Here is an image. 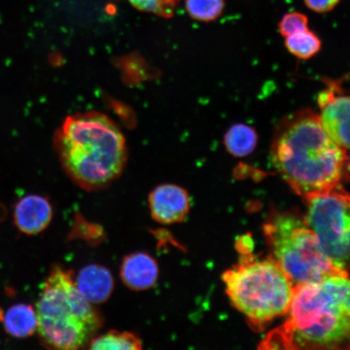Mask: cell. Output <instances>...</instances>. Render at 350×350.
<instances>
[{
    "label": "cell",
    "instance_id": "8992f818",
    "mask_svg": "<svg viewBox=\"0 0 350 350\" xmlns=\"http://www.w3.org/2000/svg\"><path fill=\"white\" fill-rule=\"evenodd\" d=\"M264 229L273 259L294 286L345 272L336 269L328 260L316 234L303 219L292 214H278Z\"/></svg>",
    "mask_w": 350,
    "mask_h": 350
},
{
    "label": "cell",
    "instance_id": "e0dca14e",
    "mask_svg": "<svg viewBox=\"0 0 350 350\" xmlns=\"http://www.w3.org/2000/svg\"><path fill=\"white\" fill-rule=\"evenodd\" d=\"M188 14L194 20L209 22L218 18L225 8V0H185Z\"/></svg>",
    "mask_w": 350,
    "mask_h": 350
},
{
    "label": "cell",
    "instance_id": "ffe728a7",
    "mask_svg": "<svg viewBox=\"0 0 350 350\" xmlns=\"http://www.w3.org/2000/svg\"><path fill=\"white\" fill-rule=\"evenodd\" d=\"M340 1V0H304L306 7L317 13H326L334 10Z\"/></svg>",
    "mask_w": 350,
    "mask_h": 350
},
{
    "label": "cell",
    "instance_id": "9a60e30c",
    "mask_svg": "<svg viewBox=\"0 0 350 350\" xmlns=\"http://www.w3.org/2000/svg\"><path fill=\"white\" fill-rule=\"evenodd\" d=\"M142 348V340L134 332L115 330L96 336L88 345V349L93 350H139Z\"/></svg>",
    "mask_w": 350,
    "mask_h": 350
},
{
    "label": "cell",
    "instance_id": "ba28073f",
    "mask_svg": "<svg viewBox=\"0 0 350 350\" xmlns=\"http://www.w3.org/2000/svg\"><path fill=\"white\" fill-rule=\"evenodd\" d=\"M326 88L318 95L321 112L318 113L323 129L336 144L348 151L349 148V97L342 80L325 79Z\"/></svg>",
    "mask_w": 350,
    "mask_h": 350
},
{
    "label": "cell",
    "instance_id": "30bf717a",
    "mask_svg": "<svg viewBox=\"0 0 350 350\" xmlns=\"http://www.w3.org/2000/svg\"><path fill=\"white\" fill-rule=\"evenodd\" d=\"M53 213V207L46 197L28 195L17 201L13 221L21 233L35 235L42 233L50 226Z\"/></svg>",
    "mask_w": 350,
    "mask_h": 350
},
{
    "label": "cell",
    "instance_id": "9c48e42d",
    "mask_svg": "<svg viewBox=\"0 0 350 350\" xmlns=\"http://www.w3.org/2000/svg\"><path fill=\"white\" fill-rule=\"evenodd\" d=\"M148 207L153 220L163 225L182 222L190 209V198L185 189L174 185L157 187L148 196Z\"/></svg>",
    "mask_w": 350,
    "mask_h": 350
},
{
    "label": "cell",
    "instance_id": "ac0fdd59",
    "mask_svg": "<svg viewBox=\"0 0 350 350\" xmlns=\"http://www.w3.org/2000/svg\"><path fill=\"white\" fill-rule=\"evenodd\" d=\"M137 10L163 17L174 15L179 0H128Z\"/></svg>",
    "mask_w": 350,
    "mask_h": 350
},
{
    "label": "cell",
    "instance_id": "6da1fadb",
    "mask_svg": "<svg viewBox=\"0 0 350 350\" xmlns=\"http://www.w3.org/2000/svg\"><path fill=\"white\" fill-rule=\"evenodd\" d=\"M271 159L284 180L304 198L341 185L348 178L347 151L332 141L312 109H301L280 121Z\"/></svg>",
    "mask_w": 350,
    "mask_h": 350
},
{
    "label": "cell",
    "instance_id": "2e32d148",
    "mask_svg": "<svg viewBox=\"0 0 350 350\" xmlns=\"http://www.w3.org/2000/svg\"><path fill=\"white\" fill-rule=\"evenodd\" d=\"M322 43L317 35L309 29L286 38V46L293 55L301 59L312 58L321 49Z\"/></svg>",
    "mask_w": 350,
    "mask_h": 350
},
{
    "label": "cell",
    "instance_id": "5bb4252c",
    "mask_svg": "<svg viewBox=\"0 0 350 350\" xmlns=\"http://www.w3.org/2000/svg\"><path fill=\"white\" fill-rule=\"evenodd\" d=\"M258 135L255 129L243 124H237L226 131L224 144L231 155L238 157H247L256 150Z\"/></svg>",
    "mask_w": 350,
    "mask_h": 350
},
{
    "label": "cell",
    "instance_id": "277c9868",
    "mask_svg": "<svg viewBox=\"0 0 350 350\" xmlns=\"http://www.w3.org/2000/svg\"><path fill=\"white\" fill-rule=\"evenodd\" d=\"M39 338L54 349L84 348L97 336L103 317L78 291L72 270L52 267L36 308Z\"/></svg>",
    "mask_w": 350,
    "mask_h": 350
},
{
    "label": "cell",
    "instance_id": "52a82bcc",
    "mask_svg": "<svg viewBox=\"0 0 350 350\" xmlns=\"http://www.w3.org/2000/svg\"><path fill=\"white\" fill-rule=\"evenodd\" d=\"M305 221L316 234L323 252L336 269L348 272L349 260V196L342 185L304 198Z\"/></svg>",
    "mask_w": 350,
    "mask_h": 350
},
{
    "label": "cell",
    "instance_id": "8fae6325",
    "mask_svg": "<svg viewBox=\"0 0 350 350\" xmlns=\"http://www.w3.org/2000/svg\"><path fill=\"white\" fill-rule=\"evenodd\" d=\"M159 275V265L154 258L146 252L129 254L121 262V281L131 291L150 290L155 286Z\"/></svg>",
    "mask_w": 350,
    "mask_h": 350
},
{
    "label": "cell",
    "instance_id": "7c38bea8",
    "mask_svg": "<svg viewBox=\"0 0 350 350\" xmlns=\"http://www.w3.org/2000/svg\"><path fill=\"white\" fill-rule=\"evenodd\" d=\"M75 283L81 295L95 306L106 303L115 287L111 273L106 267L99 265L82 268L75 278Z\"/></svg>",
    "mask_w": 350,
    "mask_h": 350
},
{
    "label": "cell",
    "instance_id": "44dd1931",
    "mask_svg": "<svg viewBox=\"0 0 350 350\" xmlns=\"http://www.w3.org/2000/svg\"><path fill=\"white\" fill-rule=\"evenodd\" d=\"M3 316H4V312H3V310L1 309V308H0V322L3 321Z\"/></svg>",
    "mask_w": 350,
    "mask_h": 350
},
{
    "label": "cell",
    "instance_id": "d6986e66",
    "mask_svg": "<svg viewBox=\"0 0 350 350\" xmlns=\"http://www.w3.org/2000/svg\"><path fill=\"white\" fill-rule=\"evenodd\" d=\"M306 29H308V18L301 12H288L279 23L280 33L284 38Z\"/></svg>",
    "mask_w": 350,
    "mask_h": 350
},
{
    "label": "cell",
    "instance_id": "4fadbf2b",
    "mask_svg": "<svg viewBox=\"0 0 350 350\" xmlns=\"http://www.w3.org/2000/svg\"><path fill=\"white\" fill-rule=\"evenodd\" d=\"M8 334L16 338H27L38 328L36 310L31 305L16 304L4 314L3 321Z\"/></svg>",
    "mask_w": 350,
    "mask_h": 350
},
{
    "label": "cell",
    "instance_id": "7a4b0ae2",
    "mask_svg": "<svg viewBox=\"0 0 350 350\" xmlns=\"http://www.w3.org/2000/svg\"><path fill=\"white\" fill-rule=\"evenodd\" d=\"M348 272L295 286L288 318L268 336L265 348L338 349L349 347Z\"/></svg>",
    "mask_w": 350,
    "mask_h": 350
},
{
    "label": "cell",
    "instance_id": "5b68a950",
    "mask_svg": "<svg viewBox=\"0 0 350 350\" xmlns=\"http://www.w3.org/2000/svg\"><path fill=\"white\" fill-rule=\"evenodd\" d=\"M222 280L232 304L256 330L264 329L290 308L294 284L272 256L257 260L246 256Z\"/></svg>",
    "mask_w": 350,
    "mask_h": 350
},
{
    "label": "cell",
    "instance_id": "3957f363",
    "mask_svg": "<svg viewBox=\"0 0 350 350\" xmlns=\"http://www.w3.org/2000/svg\"><path fill=\"white\" fill-rule=\"evenodd\" d=\"M54 142L65 173L87 191L108 187L121 176L128 161L124 134L103 113H79L66 118Z\"/></svg>",
    "mask_w": 350,
    "mask_h": 350
}]
</instances>
